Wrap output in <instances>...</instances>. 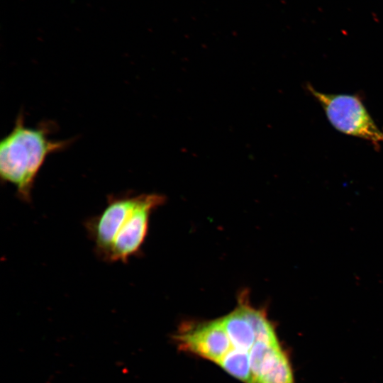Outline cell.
Masks as SVG:
<instances>
[{
    "instance_id": "cell-7",
    "label": "cell",
    "mask_w": 383,
    "mask_h": 383,
    "mask_svg": "<svg viewBox=\"0 0 383 383\" xmlns=\"http://www.w3.org/2000/svg\"><path fill=\"white\" fill-rule=\"evenodd\" d=\"M256 383H295L290 361L283 349Z\"/></svg>"
},
{
    "instance_id": "cell-2",
    "label": "cell",
    "mask_w": 383,
    "mask_h": 383,
    "mask_svg": "<svg viewBox=\"0 0 383 383\" xmlns=\"http://www.w3.org/2000/svg\"><path fill=\"white\" fill-rule=\"evenodd\" d=\"M21 111L11 132L0 143V178L13 184L22 201L30 203L35 181L47 157L68 148L73 139L54 140L50 137L56 128L50 121L36 127L25 124Z\"/></svg>"
},
{
    "instance_id": "cell-3",
    "label": "cell",
    "mask_w": 383,
    "mask_h": 383,
    "mask_svg": "<svg viewBox=\"0 0 383 383\" xmlns=\"http://www.w3.org/2000/svg\"><path fill=\"white\" fill-rule=\"evenodd\" d=\"M309 89L323 107L335 128L377 145L383 143V130L374 123L358 97L326 94L311 87H309Z\"/></svg>"
},
{
    "instance_id": "cell-5",
    "label": "cell",
    "mask_w": 383,
    "mask_h": 383,
    "mask_svg": "<svg viewBox=\"0 0 383 383\" xmlns=\"http://www.w3.org/2000/svg\"><path fill=\"white\" fill-rule=\"evenodd\" d=\"M248 304L243 300L230 313L221 318L233 348L250 353L257 338L248 314Z\"/></svg>"
},
{
    "instance_id": "cell-4",
    "label": "cell",
    "mask_w": 383,
    "mask_h": 383,
    "mask_svg": "<svg viewBox=\"0 0 383 383\" xmlns=\"http://www.w3.org/2000/svg\"><path fill=\"white\" fill-rule=\"evenodd\" d=\"M179 348L218 365L233 348L221 318L187 324L175 336Z\"/></svg>"
},
{
    "instance_id": "cell-6",
    "label": "cell",
    "mask_w": 383,
    "mask_h": 383,
    "mask_svg": "<svg viewBox=\"0 0 383 383\" xmlns=\"http://www.w3.org/2000/svg\"><path fill=\"white\" fill-rule=\"evenodd\" d=\"M218 365L240 381L252 383L249 352L232 348Z\"/></svg>"
},
{
    "instance_id": "cell-1",
    "label": "cell",
    "mask_w": 383,
    "mask_h": 383,
    "mask_svg": "<svg viewBox=\"0 0 383 383\" xmlns=\"http://www.w3.org/2000/svg\"><path fill=\"white\" fill-rule=\"evenodd\" d=\"M163 201L155 194L109 195L101 212L84 224L97 257L109 263H126L139 253L150 214Z\"/></svg>"
}]
</instances>
